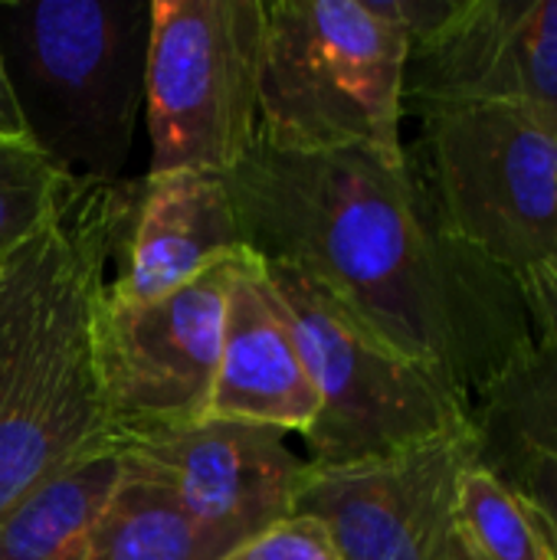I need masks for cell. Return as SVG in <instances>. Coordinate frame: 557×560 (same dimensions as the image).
Wrapping results in <instances>:
<instances>
[{
  "label": "cell",
  "instance_id": "obj_1",
  "mask_svg": "<svg viewBox=\"0 0 557 560\" xmlns=\"http://www.w3.org/2000/svg\"><path fill=\"white\" fill-rule=\"evenodd\" d=\"M243 249L322 289L469 410L529 348L522 282L440 223L407 151H282L256 138L223 177Z\"/></svg>",
  "mask_w": 557,
  "mask_h": 560
},
{
  "label": "cell",
  "instance_id": "obj_2",
  "mask_svg": "<svg viewBox=\"0 0 557 560\" xmlns=\"http://www.w3.org/2000/svg\"><path fill=\"white\" fill-rule=\"evenodd\" d=\"M138 184H82L0 276V515L62 469L121 450L98 374L108 266Z\"/></svg>",
  "mask_w": 557,
  "mask_h": 560
},
{
  "label": "cell",
  "instance_id": "obj_3",
  "mask_svg": "<svg viewBox=\"0 0 557 560\" xmlns=\"http://www.w3.org/2000/svg\"><path fill=\"white\" fill-rule=\"evenodd\" d=\"M151 0H0L26 138L76 184H118L144 105Z\"/></svg>",
  "mask_w": 557,
  "mask_h": 560
},
{
  "label": "cell",
  "instance_id": "obj_4",
  "mask_svg": "<svg viewBox=\"0 0 557 560\" xmlns=\"http://www.w3.org/2000/svg\"><path fill=\"white\" fill-rule=\"evenodd\" d=\"M404 0H272L259 69V141L404 158Z\"/></svg>",
  "mask_w": 557,
  "mask_h": 560
},
{
  "label": "cell",
  "instance_id": "obj_5",
  "mask_svg": "<svg viewBox=\"0 0 557 560\" xmlns=\"http://www.w3.org/2000/svg\"><path fill=\"white\" fill-rule=\"evenodd\" d=\"M407 158L440 223L496 269L557 266V135L506 105L420 115Z\"/></svg>",
  "mask_w": 557,
  "mask_h": 560
},
{
  "label": "cell",
  "instance_id": "obj_6",
  "mask_svg": "<svg viewBox=\"0 0 557 560\" xmlns=\"http://www.w3.org/2000/svg\"><path fill=\"white\" fill-rule=\"evenodd\" d=\"M263 272L318 394L305 433L312 466L404 453L473 423L469 404L446 381L384 348L309 279L276 262H263Z\"/></svg>",
  "mask_w": 557,
  "mask_h": 560
},
{
  "label": "cell",
  "instance_id": "obj_7",
  "mask_svg": "<svg viewBox=\"0 0 557 560\" xmlns=\"http://www.w3.org/2000/svg\"><path fill=\"white\" fill-rule=\"evenodd\" d=\"M263 0H151L148 177H227L259 138Z\"/></svg>",
  "mask_w": 557,
  "mask_h": 560
},
{
  "label": "cell",
  "instance_id": "obj_8",
  "mask_svg": "<svg viewBox=\"0 0 557 560\" xmlns=\"http://www.w3.org/2000/svg\"><path fill=\"white\" fill-rule=\"evenodd\" d=\"M240 256L243 246L154 302H112L105 289L95 348L118 446L207 417Z\"/></svg>",
  "mask_w": 557,
  "mask_h": 560
},
{
  "label": "cell",
  "instance_id": "obj_9",
  "mask_svg": "<svg viewBox=\"0 0 557 560\" xmlns=\"http://www.w3.org/2000/svg\"><path fill=\"white\" fill-rule=\"evenodd\" d=\"M404 115L506 105L557 135V0H404Z\"/></svg>",
  "mask_w": 557,
  "mask_h": 560
},
{
  "label": "cell",
  "instance_id": "obj_10",
  "mask_svg": "<svg viewBox=\"0 0 557 560\" xmlns=\"http://www.w3.org/2000/svg\"><path fill=\"white\" fill-rule=\"evenodd\" d=\"M476 456L479 436L469 423L351 466L309 463L292 515L325 525L341 560H453L456 482Z\"/></svg>",
  "mask_w": 557,
  "mask_h": 560
},
{
  "label": "cell",
  "instance_id": "obj_11",
  "mask_svg": "<svg viewBox=\"0 0 557 560\" xmlns=\"http://www.w3.org/2000/svg\"><path fill=\"white\" fill-rule=\"evenodd\" d=\"M121 456L223 551L289 518L309 469L286 433L210 417L135 440Z\"/></svg>",
  "mask_w": 557,
  "mask_h": 560
},
{
  "label": "cell",
  "instance_id": "obj_12",
  "mask_svg": "<svg viewBox=\"0 0 557 560\" xmlns=\"http://www.w3.org/2000/svg\"><path fill=\"white\" fill-rule=\"evenodd\" d=\"M315 413L318 394L286 312L266 282L259 256L243 249L227 289L223 341L207 417L305 436Z\"/></svg>",
  "mask_w": 557,
  "mask_h": 560
},
{
  "label": "cell",
  "instance_id": "obj_13",
  "mask_svg": "<svg viewBox=\"0 0 557 560\" xmlns=\"http://www.w3.org/2000/svg\"><path fill=\"white\" fill-rule=\"evenodd\" d=\"M240 220L220 174L174 171L138 180V203L115 256L112 302H154L240 249Z\"/></svg>",
  "mask_w": 557,
  "mask_h": 560
},
{
  "label": "cell",
  "instance_id": "obj_14",
  "mask_svg": "<svg viewBox=\"0 0 557 560\" xmlns=\"http://www.w3.org/2000/svg\"><path fill=\"white\" fill-rule=\"evenodd\" d=\"M519 282L532 338L473 407V427L483 446L557 453V266L535 269Z\"/></svg>",
  "mask_w": 557,
  "mask_h": 560
},
{
  "label": "cell",
  "instance_id": "obj_15",
  "mask_svg": "<svg viewBox=\"0 0 557 560\" xmlns=\"http://www.w3.org/2000/svg\"><path fill=\"white\" fill-rule=\"evenodd\" d=\"M121 472V450H105L26 492L0 515V560H82Z\"/></svg>",
  "mask_w": 557,
  "mask_h": 560
},
{
  "label": "cell",
  "instance_id": "obj_16",
  "mask_svg": "<svg viewBox=\"0 0 557 560\" xmlns=\"http://www.w3.org/2000/svg\"><path fill=\"white\" fill-rule=\"evenodd\" d=\"M223 555L158 482L125 463L82 560H220Z\"/></svg>",
  "mask_w": 557,
  "mask_h": 560
},
{
  "label": "cell",
  "instance_id": "obj_17",
  "mask_svg": "<svg viewBox=\"0 0 557 560\" xmlns=\"http://www.w3.org/2000/svg\"><path fill=\"white\" fill-rule=\"evenodd\" d=\"M453 560H555L538 509L479 456L456 482Z\"/></svg>",
  "mask_w": 557,
  "mask_h": 560
},
{
  "label": "cell",
  "instance_id": "obj_18",
  "mask_svg": "<svg viewBox=\"0 0 557 560\" xmlns=\"http://www.w3.org/2000/svg\"><path fill=\"white\" fill-rule=\"evenodd\" d=\"M79 187L30 138L0 141V266L33 243Z\"/></svg>",
  "mask_w": 557,
  "mask_h": 560
},
{
  "label": "cell",
  "instance_id": "obj_19",
  "mask_svg": "<svg viewBox=\"0 0 557 560\" xmlns=\"http://www.w3.org/2000/svg\"><path fill=\"white\" fill-rule=\"evenodd\" d=\"M479 459L506 476L542 515L557 560V453L545 450H522V446H483Z\"/></svg>",
  "mask_w": 557,
  "mask_h": 560
},
{
  "label": "cell",
  "instance_id": "obj_20",
  "mask_svg": "<svg viewBox=\"0 0 557 560\" xmlns=\"http://www.w3.org/2000/svg\"><path fill=\"white\" fill-rule=\"evenodd\" d=\"M220 560H341L332 535L309 515H289L240 541Z\"/></svg>",
  "mask_w": 557,
  "mask_h": 560
},
{
  "label": "cell",
  "instance_id": "obj_21",
  "mask_svg": "<svg viewBox=\"0 0 557 560\" xmlns=\"http://www.w3.org/2000/svg\"><path fill=\"white\" fill-rule=\"evenodd\" d=\"M16 138H26V131H23V118H20V108L7 79V69H3V56H0V141H16Z\"/></svg>",
  "mask_w": 557,
  "mask_h": 560
},
{
  "label": "cell",
  "instance_id": "obj_22",
  "mask_svg": "<svg viewBox=\"0 0 557 560\" xmlns=\"http://www.w3.org/2000/svg\"><path fill=\"white\" fill-rule=\"evenodd\" d=\"M0 276H3V266H0Z\"/></svg>",
  "mask_w": 557,
  "mask_h": 560
}]
</instances>
